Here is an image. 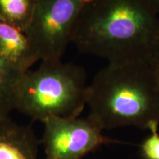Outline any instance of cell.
Here are the masks:
<instances>
[{
	"label": "cell",
	"instance_id": "6da1fadb",
	"mask_svg": "<svg viewBox=\"0 0 159 159\" xmlns=\"http://www.w3.org/2000/svg\"><path fill=\"white\" fill-rule=\"evenodd\" d=\"M71 43L108 63H152L159 54V16L145 0H94L80 18Z\"/></svg>",
	"mask_w": 159,
	"mask_h": 159
},
{
	"label": "cell",
	"instance_id": "7a4b0ae2",
	"mask_svg": "<svg viewBox=\"0 0 159 159\" xmlns=\"http://www.w3.org/2000/svg\"><path fill=\"white\" fill-rule=\"evenodd\" d=\"M88 117L101 130L159 124V80L152 63H108L88 85Z\"/></svg>",
	"mask_w": 159,
	"mask_h": 159
},
{
	"label": "cell",
	"instance_id": "3957f363",
	"mask_svg": "<svg viewBox=\"0 0 159 159\" xmlns=\"http://www.w3.org/2000/svg\"><path fill=\"white\" fill-rule=\"evenodd\" d=\"M87 75L80 66L60 60L41 61L25 72L16 95L15 110L33 121L77 117L86 105Z\"/></svg>",
	"mask_w": 159,
	"mask_h": 159
},
{
	"label": "cell",
	"instance_id": "277c9868",
	"mask_svg": "<svg viewBox=\"0 0 159 159\" xmlns=\"http://www.w3.org/2000/svg\"><path fill=\"white\" fill-rule=\"evenodd\" d=\"M93 1L35 0L34 15L26 33L41 61L61 59L83 12Z\"/></svg>",
	"mask_w": 159,
	"mask_h": 159
},
{
	"label": "cell",
	"instance_id": "5b68a950",
	"mask_svg": "<svg viewBox=\"0 0 159 159\" xmlns=\"http://www.w3.org/2000/svg\"><path fill=\"white\" fill-rule=\"evenodd\" d=\"M43 124V159H82L102 145L119 142L104 136L88 116L52 117Z\"/></svg>",
	"mask_w": 159,
	"mask_h": 159
},
{
	"label": "cell",
	"instance_id": "8992f818",
	"mask_svg": "<svg viewBox=\"0 0 159 159\" xmlns=\"http://www.w3.org/2000/svg\"><path fill=\"white\" fill-rule=\"evenodd\" d=\"M0 58L9 66L25 74L40 60L28 35L0 20Z\"/></svg>",
	"mask_w": 159,
	"mask_h": 159
},
{
	"label": "cell",
	"instance_id": "52a82bcc",
	"mask_svg": "<svg viewBox=\"0 0 159 159\" xmlns=\"http://www.w3.org/2000/svg\"><path fill=\"white\" fill-rule=\"evenodd\" d=\"M39 142L30 125L0 120V159H38Z\"/></svg>",
	"mask_w": 159,
	"mask_h": 159
},
{
	"label": "cell",
	"instance_id": "ba28073f",
	"mask_svg": "<svg viewBox=\"0 0 159 159\" xmlns=\"http://www.w3.org/2000/svg\"><path fill=\"white\" fill-rule=\"evenodd\" d=\"M35 7V0H0V20L27 32Z\"/></svg>",
	"mask_w": 159,
	"mask_h": 159
},
{
	"label": "cell",
	"instance_id": "9c48e42d",
	"mask_svg": "<svg viewBox=\"0 0 159 159\" xmlns=\"http://www.w3.org/2000/svg\"><path fill=\"white\" fill-rule=\"evenodd\" d=\"M23 75L0 58V120L10 117L15 110L17 87Z\"/></svg>",
	"mask_w": 159,
	"mask_h": 159
},
{
	"label": "cell",
	"instance_id": "30bf717a",
	"mask_svg": "<svg viewBox=\"0 0 159 159\" xmlns=\"http://www.w3.org/2000/svg\"><path fill=\"white\" fill-rule=\"evenodd\" d=\"M159 124L154 123L149 128L150 136L141 145V153L144 159H159Z\"/></svg>",
	"mask_w": 159,
	"mask_h": 159
},
{
	"label": "cell",
	"instance_id": "8fae6325",
	"mask_svg": "<svg viewBox=\"0 0 159 159\" xmlns=\"http://www.w3.org/2000/svg\"><path fill=\"white\" fill-rule=\"evenodd\" d=\"M145 2L159 16V0H145Z\"/></svg>",
	"mask_w": 159,
	"mask_h": 159
},
{
	"label": "cell",
	"instance_id": "7c38bea8",
	"mask_svg": "<svg viewBox=\"0 0 159 159\" xmlns=\"http://www.w3.org/2000/svg\"><path fill=\"white\" fill-rule=\"evenodd\" d=\"M152 66H153L155 71H156L157 76H158V78L159 80V54L158 55V56L156 57V58L154 60L153 62L152 63Z\"/></svg>",
	"mask_w": 159,
	"mask_h": 159
}]
</instances>
